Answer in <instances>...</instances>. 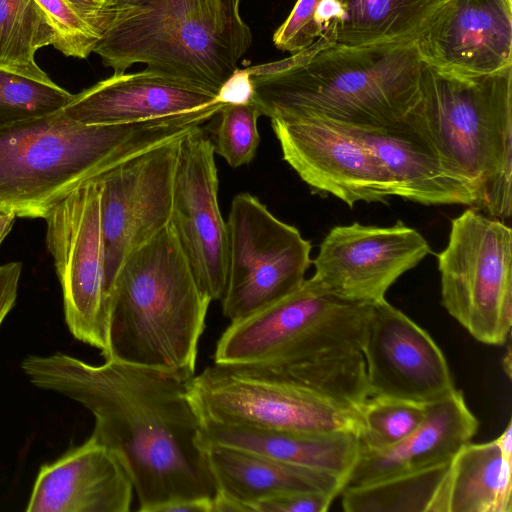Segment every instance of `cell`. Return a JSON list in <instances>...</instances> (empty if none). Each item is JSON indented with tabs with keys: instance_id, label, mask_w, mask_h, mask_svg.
<instances>
[{
	"instance_id": "603a6c76",
	"label": "cell",
	"mask_w": 512,
	"mask_h": 512,
	"mask_svg": "<svg viewBox=\"0 0 512 512\" xmlns=\"http://www.w3.org/2000/svg\"><path fill=\"white\" fill-rule=\"evenodd\" d=\"M205 445L216 444L252 451L280 462L346 479L360 453L353 432L303 433L226 425L202 419Z\"/></svg>"
},
{
	"instance_id": "7a4b0ae2",
	"label": "cell",
	"mask_w": 512,
	"mask_h": 512,
	"mask_svg": "<svg viewBox=\"0 0 512 512\" xmlns=\"http://www.w3.org/2000/svg\"><path fill=\"white\" fill-rule=\"evenodd\" d=\"M372 303L341 299L312 278L232 321L214 363L263 365L289 383L358 411L370 396L363 344Z\"/></svg>"
},
{
	"instance_id": "ffe728a7",
	"label": "cell",
	"mask_w": 512,
	"mask_h": 512,
	"mask_svg": "<svg viewBox=\"0 0 512 512\" xmlns=\"http://www.w3.org/2000/svg\"><path fill=\"white\" fill-rule=\"evenodd\" d=\"M343 125L376 158L390 181L393 196L424 205L474 208L476 197L472 187L403 118L381 128Z\"/></svg>"
},
{
	"instance_id": "d6a6232c",
	"label": "cell",
	"mask_w": 512,
	"mask_h": 512,
	"mask_svg": "<svg viewBox=\"0 0 512 512\" xmlns=\"http://www.w3.org/2000/svg\"><path fill=\"white\" fill-rule=\"evenodd\" d=\"M335 498L321 492H290L257 502L253 512H326Z\"/></svg>"
},
{
	"instance_id": "5bb4252c",
	"label": "cell",
	"mask_w": 512,
	"mask_h": 512,
	"mask_svg": "<svg viewBox=\"0 0 512 512\" xmlns=\"http://www.w3.org/2000/svg\"><path fill=\"white\" fill-rule=\"evenodd\" d=\"M429 253L425 238L401 221L388 227L338 225L320 244L311 278L341 299L373 303Z\"/></svg>"
},
{
	"instance_id": "9c48e42d",
	"label": "cell",
	"mask_w": 512,
	"mask_h": 512,
	"mask_svg": "<svg viewBox=\"0 0 512 512\" xmlns=\"http://www.w3.org/2000/svg\"><path fill=\"white\" fill-rule=\"evenodd\" d=\"M201 419L247 428L303 432H353L363 429L358 411L305 391L263 365L206 367L190 382Z\"/></svg>"
},
{
	"instance_id": "ac0fdd59",
	"label": "cell",
	"mask_w": 512,
	"mask_h": 512,
	"mask_svg": "<svg viewBox=\"0 0 512 512\" xmlns=\"http://www.w3.org/2000/svg\"><path fill=\"white\" fill-rule=\"evenodd\" d=\"M225 103L197 85L148 69L113 74L73 94L63 108L71 119L91 125H118L208 114Z\"/></svg>"
},
{
	"instance_id": "f1b7e54d",
	"label": "cell",
	"mask_w": 512,
	"mask_h": 512,
	"mask_svg": "<svg viewBox=\"0 0 512 512\" xmlns=\"http://www.w3.org/2000/svg\"><path fill=\"white\" fill-rule=\"evenodd\" d=\"M73 94L0 68V129L62 110Z\"/></svg>"
},
{
	"instance_id": "f546056e",
	"label": "cell",
	"mask_w": 512,
	"mask_h": 512,
	"mask_svg": "<svg viewBox=\"0 0 512 512\" xmlns=\"http://www.w3.org/2000/svg\"><path fill=\"white\" fill-rule=\"evenodd\" d=\"M258 105L247 103L225 104L217 114L214 132V152L233 168L250 163L260 143L257 120L261 116Z\"/></svg>"
},
{
	"instance_id": "6da1fadb",
	"label": "cell",
	"mask_w": 512,
	"mask_h": 512,
	"mask_svg": "<svg viewBox=\"0 0 512 512\" xmlns=\"http://www.w3.org/2000/svg\"><path fill=\"white\" fill-rule=\"evenodd\" d=\"M22 369L33 385L92 413L91 435L124 465L139 511L163 512L175 502L216 495L190 395L193 377L111 359L91 365L61 352L30 355Z\"/></svg>"
},
{
	"instance_id": "d6986e66",
	"label": "cell",
	"mask_w": 512,
	"mask_h": 512,
	"mask_svg": "<svg viewBox=\"0 0 512 512\" xmlns=\"http://www.w3.org/2000/svg\"><path fill=\"white\" fill-rule=\"evenodd\" d=\"M133 492L118 456L91 435L41 466L26 511L128 512Z\"/></svg>"
},
{
	"instance_id": "8d00e7d4",
	"label": "cell",
	"mask_w": 512,
	"mask_h": 512,
	"mask_svg": "<svg viewBox=\"0 0 512 512\" xmlns=\"http://www.w3.org/2000/svg\"><path fill=\"white\" fill-rule=\"evenodd\" d=\"M14 219L13 217L0 214V244L9 233Z\"/></svg>"
},
{
	"instance_id": "74e56055",
	"label": "cell",
	"mask_w": 512,
	"mask_h": 512,
	"mask_svg": "<svg viewBox=\"0 0 512 512\" xmlns=\"http://www.w3.org/2000/svg\"><path fill=\"white\" fill-rule=\"evenodd\" d=\"M95 3L100 5L101 7H109L113 6L122 2H126L129 0H93Z\"/></svg>"
},
{
	"instance_id": "2e32d148",
	"label": "cell",
	"mask_w": 512,
	"mask_h": 512,
	"mask_svg": "<svg viewBox=\"0 0 512 512\" xmlns=\"http://www.w3.org/2000/svg\"><path fill=\"white\" fill-rule=\"evenodd\" d=\"M363 355L370 396L426 404L456 389L436 342L386 299L371 304Z\"/></svg>"
},
{
	"instance_id": "7c38bea8",
	"label": "cell",
	"mask_w": 512,
	"mask_h": 512,
	"mask_svg": "<svg viewBox=\"0 0 512 512\" xmlns=\"http://www.w3.org/2000/svg\"><path fill=\"white\" fill-rule=\"evenodd\" d=\"M183 137L155 146L96 178L101 192V229L109 296L127 256L169 225L174 176Z\"/></svg>"
},
{
	"instance_id": "52a82bcc",
	"label": "cell",
	"mask_w": 512,
	"mask_h": 512,
	"mask_svg": "<svg viewBox=\"0 0 512 512\" xmlns=\"http://www.w3.org/2000/svg\"><path fill=\"white\" fill-rule=\"evenodd\" d=\"M210 302L166 226L116 275L104 359L194 377Z\"/></svg>"
},
{
	"instance_id": "83f0119b",
	"label": "cell",
	"mask_w": 512,
	"mask_h": 512,
	"mask_svg": "<svg viewBox=\"0 0 512 512\" xmlns=\"http://www.w3.org/2000/svg\"><path fill=\"white\" fill-rule=\"evenodd\" d=\"M363 429L360 450L392 447L408 437L423 421L425 404L385 396H369L360 408Z\"/></svg>"
},
{
	"instance_id": "836d02e7",
	"label": "cell",
	"mask_w": 512,
	"mask_h": 512,
	"mask_svg": "<svg viewBox=\"0 0 512 512\" xmlns=\"http://www.w3.org/2000/svg\"><path fill=\"white\" fill-rule=\"evenodd\" d=\"M21 272L20 262L0 265V327L15 305Z\"/></svg>"
},
{
	"instance_id": "484cf974",
	"label": "cell",
	"mask_w": 512,
	"mask_h": 512,
	"mask_svg": "<svg viewBox=\"0 0 512 512\" xmlns=\"http://www.w3.org/2000/svg\"><path fill=\"white\" fill-rule=\"evenodd\" d=\"M58 34L36 0H0V68L45 83H53L37 65L36 52L56 48Z\"/></svg>"
},
{
	"instance_id": "8fae6325",
	"label": "cell",
	"mask_w": 512,
	"mask_h": 512,
	"mask_svg": "<svg viewBox=\"0 0 512 512\" xmlns=\"http://www.w3.org/2000/svg\"><path fill=\"white\" fill-rule=\"evenodd\" d=\"M100 185L84 183L44 218L60 281L66 324L79 341L108 351L110 296L105 279Z\"/></svg>"
},
{
	"instance_id": "3957f363",
	"label": "cell",
	"mask_w": 512,
	"mask_h": 512,
	"mask_svg": "<svg viewBox=\"0 0 512 512\" xmlns=\"http://www.w3.org/2000/svg\"><path fill=\"white\" fill-rule=\"evenodd\" d=\"M422 67L415 42L349 47L320 37L289 58L246 70L263 116L381 128L417 102Z\"/></svg>"
},
{
	"instance_id": "8992f818",
	"label": "cell",
	"mask_w": 512,
	"mask_h": 512,
	"mask_svg": "<svg viewBox=\"0 0 512 512\" xmlns=\"http://www.w3.org/2000/svg\"><path fill=\"white\" fill-rule=\"evenodd\" d=\"M403 120L472 187L474 208L512 214V66L460 75L423 62L419 98Z\"/></svg>"
},
{
	"instance_id": "e575fe53",
	"label": "cell",
	"mask_w": 512,
	"mask_h": 512,
	"mask_svg": "<svg viewBox=\"0 0 512 512\" xmlns=\"http://www.w3.org/2000/svg\"><path fill=\"white\" fill-rule=\"evenodd\" d=\"M218 97L225 104H239L252 101L253 87L247 70L239 69L220 89Z\"/></svg>"
},
{
	"instance_id": "7402d4cb",
	"label": "cell",
	"mask_w": 512,
	"mask_h": 512,
	"mask_svg": "<svg viewBox=\"0 0 512 512\" xmlns=\"http://www.w3.org/2000/svg\"><path fill=\"white\" fill-rule=\"evenodd\" d=\"M217 493L243 512L264 499L290 492H321L338 496L345 481L332 474L292 466L261 454L225 445L207 444Z\"/></svg>"
},
{
	"instance_id": "cb8c5ba5",
	"label": "cell",
	"mask_w": 512,
	"mask_h": 512,
	"mask_svg": "<svg viewBox=\"0 0 512 512\" xmlns=\"http://www.w3.org/2000/svg\"><path fill=\"white\" fill-rule=\"evenodd\" d=\"M512 456L494 440L465 444L452 458L431 512H511Z\"/></svg>"
},
{
	"instance_id": "d590c367",
	"label": "cell",
	"mask_w": 512,
	"mask_h": 512,
	"mask_svg": "<svg viewBox=\"0 0 512 512\" xmlns=\"http://www.w3.org/2000/svg\"><path fill=\"white\" fill-rule=\"evenodd\" d=\"M66 1L75 9L81 18L94 27L100 34L103 23V7L95 3L93 0Z\"/></svg>"
},
{
	"instance_id": "30bf717a",
	"label": "cell",
	"mask_w": 512,
	"mask_h": 512,
	"mask_svg": "<svg viewBox=\"0 0 512 512\" xmlns=\"http://www.w3.org/2000/svg\"><path fill=\"white\" fill-rule=\"evenodd\" d=\"M226 224L228 270L220 301L232 322L299 288L312 263L311 243L249 193L233 198Z\"/></svg>"
},
{
	"instance_id": "e0dca14e",
	"label": "cell",
	"mask_w": 512,
	"mask_h": 512,
	"mask_svg": "<svg viewBox=\"0 0 512 512\" xmlns=\"http://www.w3.org/2000/svg\"><path fill=\"white\" fill-rule=\"evenodd\" d=\"M415 44L423 62L460 75L512 66V0H445Z\"/></svg>"
},
{
	"instance_id": "9a60e30c",
	"label": "cell",
	"mask_w": 512,
	"mask_h": 512,
	"mask_svg": "<svg viewBox=\"0 0 512 512\" xmlns=\"http://www.w3.org/2000/svg\"><path fill=\"white\" fill-rule=\"evenodd\" d=\"M284 160L314 192L353 207L387 202L392 186L370 150L343 124L316 117L273 118Z\"/></svg>"
},
{
	"instance_id": "5b68a950",
	"label": "cell",
	"mask_w": 512,
	"mask_h": 512,
	"mask_svg": "<svg viewBox=\"0 0 512 512\" xmlns=\"http://www.w3.org/2000/svg\"><path fill=\"white\" fill-rule=\"evenodd\" d=\"M241 0H129L103 7L93 50L114 74L136 63L218 95L252 44Z\"/></svg>"
},
{
	"instance_id": "277c9868",
	"label": "cell",
	"mask_w": 512,
	"mask_h": 512,
	"mask_svg": "<svg viewBox=\"0 0 512 512\" xmlns=\"http://www.w3.org/2000/svg\"><path fill=\"white\" fill-rule=\"evenodd\" d=\"M189 115L91 125L63 109L0 129V214L45 218L69 194L128 159L212 120Z\"/></svg>"
},
{
	"instance_id": "4316f807",
	"label": "cell",
	"mask_w": 512,
	"mask_h": 512,
	"mask_svg": "<svg viewBox=\"0 0 512 512\" xmlns=\"http://www.w3.org/2000/svg\"><path fill=\"white\" fill-rule=\"evenodd\" d=\"M450 462L345 487L340 493L342 508L346 512H431Z\"/></svg>"
},
{
	"instance_id": "44dd1931",
	"label": "cell",
	"mask_w": 512,
	"mask_h": 512,
	"mask_svg": "<svg viewBox=\"0 0 512 512\" xmlns=\"http://www.w3.org/2000/svg\"><path fill=\"white\" fill-rule=\"evenodd\" d=\"M478 421L455 389L425 404L421 424L404 440L383 450H360L345 487L381 481L393 476L450 462L475 435ZM344 487V488H345Z\"/></svg>"
},
{
	"instance_id": "4fadbf2b",
	"label": "cell",
	"mask_w": 512,
	"mask_h": 512,
	"mask_svg": "<svg viewBox=\"0 0 512 512\" xmlns=\"http://www.w3.org/2000/svg\"><path fill=\"white\" fill-rule=\"evenodd\" d=\"M214 145L204 127L180 143L169 226L201 290L221 300L227 282L228 230L218 203Z\"/></svg>"
},
{
	"instance_id": "ba28073f",
	"label": "cell",
	"mask_w": 512,
	"mask_h": 512,
	"mask_svg": "<svg viewBox=\"0 0 512 512\" xmlns=\"http://www.w3.org/2000/svg\"><path fill=\"white\" fill-rule=\"evenodd\" d=\"M437 261L446 311L477 341L505 344L512 325L511 227L470 207L451 220Z\"/></svg>"
},
{
	"instance_id": "1f68e13d",
	"label": "cell",
	"mask_w": 512,
	"mask_h": 512,
	"mask_svg": "<svg viewBox=\"0 0 512 512\" xmlns=\"http://www.w3.org/2000/svg\"><path fill=\"white\" fill-rule=\"evenodd\" d=\"M322 0H298L287 19L275 31L273 43L281 51L299 53L319 38L315 13Z\"/></svg>"
},
{
	"instance_id": "d4e9b609",
	"label": "cell",
	"mask_w": 512,
	"mask_h": 512,
	"mask_svg": "<svg viewBox=\"0 0 512 512\" xmlns=\"http://www.w3.org/2000/svg\"><path fill=\"white\" fill-rule=\"evenodd\" d=\"M333 43L349 47L415 42L445 0H339Z\"/></svg>"
},
{
	"instance_id": "4dcf8cb0",
	"label": "cell",
	"mask_w": 512,
	"mask_h": 512,
	"mask_svg": "<svg viewBox=\"0 0 512 512\" xmlns=\"http://www.w3.org/2000/svg\"><path fill=\"white\" fill-rule=\"evenodd\" d=\"M58 34L55 49L65 56L87 58L94 50L99 32L86 22L66 0H36Z\"/></svg>"
}]
</instances>
